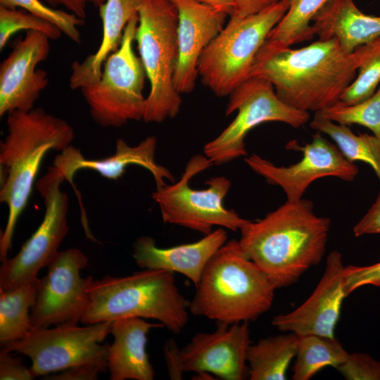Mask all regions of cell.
Here are the masks:
<instances>
[{
    "label": "cell",
    "mask_w": 380,
    "mask_h": 380,
    "mask_svg": "<svg viewBox=\"0 0 380 380\" xmlns=\"http://www.w3.org/2000/svg\"><path fill=\"white\" fill-rule=\"evenodd\" d=\"M358 55L346 52L335 39L300 49L265 40L250 77L270 81L278 98L296 109L319 112L336 103L357 75Z\"/></svg>",
    "instance_id": "cell-1"
},
{
    "label": "cell",
    "mask_w": 380,
    "mask_h": 380,
    "mask_svg": "<svg viewBox=\"0 0 380 380\" xmlns=\"http://www.w3.org/2000/svg\"><path fill=\"white\" fill-rule=\"evenodd\" d=\"M330 226L329 217L313 212L311 201H286L262 219L246 224L239 241L276 289H281L322 261Z\"/></svg>",
    "instance_id": "cell-2"
},
{
    "label": "cell",
    "mask_w": 380,
    "mask_h": 380,
    "mask_svg": "<svg viewBox=\"0 0 380 380\" xmlns=\"http://www.w3.org/2000/svg\"><path fill=\"white\" fill-rule=\"evenodd\" d=\"M7 134L0 144V165L4 179L0 202L8 209L0 237L2 262L12 247L17 221L27 206L42 160L49 151H62L74 139L73 128L63 119L42 108L8 114Z\"/></svg>",
    "instance_id": "cell-3"
},
{
    "label": "cell",
    "mask_w": 380,
    "mask_h": 380,
    "mask_svg": "<svg viewBox=\"0 0 380 380\" xmlns=\"http://www.w3.org/2000/svg\"><path fill=\"white\" fill-rule=\"evenodd\" d=\"M196 288L189 312L228 324L256 320L271 308L276 289L235 239L210 258Z\"/></svg>",
    "instance_id": "cell-4"
},
{
    "label": "cell",
    "mask_w": 380,
    "mask_h": 380,
    "mask_svg": "<svg viewBox=\"0 0 380 380\" xmlns=\"http://www.w3.org/2000/svg\"><path fill=\"white\" fill-rule=\"evenodd\" d=\"M80 322L92 324L125 317L159 321L179 334L189 321L190 301L179 291L174 272L144 269L126 277L93 280Z\"/></svg>",
    "instance_id": "cell-5"
},
{
    "label": "cell",
    "mask_w": 380,
    "mask_h": 380,
    "mask_svg": "<svg viewBox=\"0 0 380 380\" xmlns=\"http://www.w3.org/2000/svg\"><path fill=\"white\" fill-rule=\"evenodd\" d=\"M135 41L150 82L143 120L175 118L182 100L173 82L178 58V13L170 0H144L138 12Z\"/></svg>",
    "instance_id": "cell-6"
},
{
    "label": "cell",
    "mask_w": 380,
    "mask_h": 380,
    "mask_svg": "<svg viewBox=\"0 0 380 380\" xmlns=\"http://www.w3.org/2000/svg\"><path fill=\"white\" fill-rule=\"evenodd\" d=\"M288 8V2L279 0L258 13L230 18L200 56L198 72L204 85L221 97L246 81L258 51Z\"/></svg>",
    "instance_id": "cell-7"
},
{
    "label": "cell",
    "mask_w": 380,
    "mask_h": 380,
    "mask_svg": "<svg viewBox=\"0 0 380 380\" xmlns=\"http://www.w3.org/2000/svg\"><path fill=\"white\" fill-rule=\"evenodd\" d=\"M138 20L137 15L126 25L120 46L107 58L99 80L80 89L91 118L103 127L143 120L146 75L133 49Z\"/></svg>",
    "instance_id": "cell-8"
},
{
    "label": "cell",
    "mask_w": 380,
    "mask_h": 380,
    "mask_svg": "<svg viewBox=\"0 0 380 380\" xmlns=\"http://www.w3.org/2000/svg\"><path fill=\"white\" fill-rule=\"evenodd\" d=\"M212 165L205 156H194L187 163L177 183L165 184L152 194L165 223L179 225L207 235L215 226L236 232L250 221L224 207V198L231 186V182L227 177L210 178L206 182L208 186L205 189L190 187V179Z\"/></svg>",
    "instance_id": "cell-9"
},
{
    "label": "cell",
    "mask_w": 380,
    "mask_h": 380,
    "mask_svg": "<svg viewBox=\"0 0 380 380\" xmlns=\"http://www.w3.org/2000/svg\"><path fill=\"white\" fill-rule=\"evenodd\" d=\"M226 115L237 111L234 120L214 139L208 142L203 152L213 164L221 165L246 156L244 139L258 125L280 122L299 128L310 119V113L289 106L276 94L268 80L250 77L229 95Z\"/></svg>",
    "instance_id": "cell-10"
},
{
    "label": "cell",
    "mask_w": 380,
    "mask_h": 380,
    "mask_svg": "<svg viewBox=\"0 0 380 380\" xmlns=\"http://www.w3.org/2000/svg\"><path fill=\"white\" fill-rule=\"evenodd\" d=\"M65 181L54 166L37 182V189L44 198L45 212L35 232L23 244L18 253L6 258L0 267V289L8 290L38 279L41 269L47 267L59 252L67 235L68 197L61 189Z\"/></svg>",
    "instance_id": "cell-11"
},
{
    "label": "cell",
    "mask_w": 380,
    "mask_h": 380,
    "mask_svg": "<svg viewBox=\"0 0 380 380\" xmlns=\"http://www.w3.org/2000/svg\"><path fill=\"white\" fill-rule=\"evenodd\" d=\"M251 344L248 322L217 323L210 333L196 334L179 348L173 340L164 346V356L171 379H181L184 372L213 374L220 379L248 378L246 353Z\"/></svg>",
    "instance_id": "cell-12"
},
{
    "label": "cell",
    "mask_w": 380,
    "mask_h": 380,
    "mask_svg": "<svg viewBox=\"0 0 380 380\" xmlns=\"http://www.w3.org/2000/svg\"><path fill=\"white\" fill-rule=\"evenodd\" d=\"M111 323L103 322L87 327L64 323L53 328L32 329L23 338L8 343L1 349L29 357L34 378L46 376L108 357L109 345L101 343L110 333Z\"/></svg>",
    "instance_id": "cell-13"
},
{
    "label": "cell",
    "mask_w": 380,
    "mask_h": 380,
    "mask_svg": "<svg viewBox=\"0 0 380 380\" xmlns=\"http://www.w3.org/2000/svg\"><path fill=\"white\" fill-rule=\"evenodd\" d=\"M88 264L76 248L59 251L49 264L46 274L38 279L35 302L31 308L32 329L80 322L89 304L92 276L82 277ZM31 329V330H32Z\"/></svg>",
    "instance_id": "cell-14"
},
{
    "label": "cell",
    "mask_w": 380,
    "mask_h": 380,
    "mask_svg": "<svg viewBox=\"0 0 380 380\" xmlns=\"http://www.w3.org/2000/svg\"><path fill=\"white\" fill-rule=\"evenodd\" d=\"M289 150L303 153L298 163L289 166H277L256 154L246 156L247 165L265 178L272 185L280 186L288 201L303 198L308 187L315 180L334 177L346 182L355 179L358 174L357 166L348 160L336 145L331 144L319 132L312 136V141L300 146L296 141L287 143Z\"/></svg>",
    "instance_id": "cell-15"
},
{
    "label": "cell",
    "mask_w": 380,
    "mask_h": 380,
    "mask_svg": "<svg viewBox=\"0 0 380 380\" xmlns=\"http://www.w3.org/2000/svg\"><path fill=\"white\" fill-rule=\"evenodd\" d=\"M50 38L36 30L26 31L0 64V116L34 108L49 80L47 72L37 69L50 52Z\"/></svg>",
    "instance_id": "cell-16"
},
{
    "label": "cell",
    "mask_w": 380,
    "mask_h": 380,
    "mask_svg": "<svg viewBox=\"0 0 380 380\" xmlns=\"http://www.w3.org/2000/svg\"><path fill=\"white\" fill-rule=\"evenodd\" d=\"M345 266L338 251L331 252L322 277L310 296L294 310L274 316L272 324L278 330L298 336L317 334L334 336L344 291Z\"/></svg>",
    "instance_id": "cell-17"
},
{
    "label": "cell",
    "mask_w": 380,
    "mask_h": 380,
    "mask_svg": "<svg viewBox=\"0 0 380 380\" xmlns=\"http://www.w3.org/2000/svg\"><path fill=\"white\" fill-rule=\"evenodd\" d=\"M170 1L178 13V58L173 82L180 94H189L196 85L201 53L223 29L229 15L195 0Z\"/></svg>",
    "instance_id": "cell-18"
},
{
    "label": "cell",
    "mask_w": 380,
    "mask_h": 380,
    "mask_svg": "<svg viewBox=\"0 0 380 380\" xmlns=\"http://www.w3.org/2000/svg\"><path fill=\"white\" fill-rule=\"evenodd\" d=\"M156 146L155 136H149L134 146L119 138L116 140L113 155L102 159H87L80 150L70 145L56 156L53 166L59 170L66 181L72 184L73 176L79 170H92L108 179L117 180L125 172L127 166L137 165L152 174L156 189H158L165 184V179L170 182H175V179L170 170L155 161Z\"/></svg>",
    "instance_id": "cell-19"
},
{
    "label": "cell",
    "mask_w": 380,
    "mask_h": 380,
    "mask_svg": "<svg viewBox=\"0 0 380 380\" xmlns=\"http://www.w3.org/2000/svg\"><path fill=\"white\" fill-rule=\"evenodd\" d=\"M227 231L220 227L201 239L169 248H160L151 236L139 237L133 244V258L141 269L179 272L196 286L210 258L227 241Z\"/></svg>",
    "instance_id": "cell-20"
},
{
    "label": "cell",
    "mask_w": 380,
    "mask_h": 380,
    "mask_svg": "<svg viewBox=\"0 0 380 380\" xmlns=\"http://www.w3.org/2000/svg\"><path fill=\"white\" fill-rule=\"evenodd\" d=\"M139 317H125L112 322L113 342L109 346L108 369L110 380H152L154 370L146 350L147 334L151 329L163 327Z\"/></svg>",
    "instance_id": "cell-21"
},
{
    "label": "cell",
    "mask_w": 380,
    "mask_h": 380,
    "mask_svg": "<svg viewBox=\"0 0 380 380\" xmlns=\"http://www.w3.org/2000/svg\"><path fill=\"white\" fill-rule=\"evenodd\" d=\"M319 40L336 39L347 53H353L380 36V16L362 13L353 0H329L312 21Z\"/></svg>",
    "instance_id": "cell-22"
},
{
    "label": "cell",
    "mask_w": 380,
    "mask_h": 380,
    "mask_svg": "<svg viewBox=\"0 0 380 380\" xmlns=\"http://www.w3.org/2000/svg\"><path fill=\"white\" fill-rule=\"evenodd\" d=\"M144 1L106 0L99 8L102 21L100 45L82 62L72 63L69 80L71 89H81L99 80L105 61L120 46L126 25L138 15Z\"/></svg>",
    "instance_id": "cell-23"
},
{
    "label": "cell",
    "mask_w": 380,
    "mask_h": 380,
    "mask_svg": "<svg viewBox=\"0 0 380 380\" xmlns=\"http://www.w3.org/2000/svg\"><path fill=\"white\" fill-rule=\"evenodd\" d=\"M299 336L292 332L260 339L247 350L248 379L285 380L291 362L295 358Z\"/></svg>",
    "instance_id": "cell-24"
},
{
    "label": "cell",
    "mask_w": 380,
    "mask_h": 380,
    "mask_svg": "<svg viewBox=\"0 0 380 380\" xmlns=\"http://www.w3.org/2000/svg\"><path fill=\"white\" fill-rule=\"evenodd\" d=\"M312 129L327 134L343 156L354 163L361 161L369 165L380 181V139L369 134H355L348 125L331 121L319 113H315L310 123Z\"/></svg>",
    "instance_id": "cell-25"
},
{
    "label": "cell",
    "mask_w": 380,
    "mask_h": 380,
    "mask_svg": "<svg viewBox=\"0 0 380 380\" xmlns=\"http://www.w3.org/2000/svg\"><path fill=\"white\" fill-rule=\"evenodd\" d=\"M38 279L11 289H0L1 346L23 338L31 331L29 311L35 302Z\"/></svg>",
    "instance_id": "cell-26"
},
{
    "label": "cell",
    "mask_w": 380,
    "mask_h": 380,
    "mask_svg": "<svg viewBox=\"0 0 380 380\" xmlns=\"http://www.w3.org/2000/svg\"><path fill=\"white\" fill-rule=\"evenodd\" d=\"M298 336L292 367L293 380H308L326 367L336 368L349 355L334 336L317 334Z\"/></svg>",
    "instance_id": "cell-27"
},
{
    "label": "cell",
    "mask_w": 380,
    "mask_h": 380,
    "mask_svg": "<svg viewBox=\"0 0 380 380\" xmlns=\"http://www.w3.org/2000/svg\"><path fill=\"white\" fill-rule=\"evenodd\" d=\"M289 8L269 33L267 41L282 47L312 39V21L329 0H286Z\"/></svg>",
    "instance_id": "cell-28"
},
{
    "label": "cell",
    "mask_w": 380,
    "mask_h": 380,
    "mask_svg": "<svg viewBox=\"0 0 380 380\" xmlns=\"http://www.w3.org/2000/svg\"><path fill=\"white\" fill-rule=\"evenodd\" d=\"M355 51L358 55L357 75L340 99L348 105L367 99L380 84V36Z\"/></svg>",
    "instance_id": "cell-29"
},
{
    "label": "cell",
    "mask_w": 380,
    "mask_h": 380,
    "mask_svg": "<svg viewBox=\"0 0 380 380\" xmlns=\"http://www.w3.org/2000/svg\"><path fill=\"white\" fill-rule=\"evenodd\" d=\"M318 113L336 123L364 126L380 139V84L371 96L361 102L348 105L339 101Z\"/></svg>",
    "instance_id": "cell-30"
},
{
    "label": "cell",
    "mask_w": 380,
    "mask_h": 380,
    "mask_svg": "<svg viewBox=\"0 0 380 380\" xmlns=\"http://www.w3.org/2000/svg\"><path fill=\"white\" fill-rule=\"evenodd\" d=\"M0 6L6 8L24 9L57 26L70 40L81 43L78 27L84 24V20L75 15L47 6L42 0H0Z\"/></svg>",
    "instance_id": "cell-31"
},
{
    "label": "cell",
    "mask_w": 380,
    "mask_h": 380,
    "mask_svg": "<svg viewBox=\"0 0 380 380\" xmlns=\"http://www.w3.org/2000/svg\"><path fill=\"white\" fill-rule=\"evenodd\" d=\"M20 30H36L46 34L50 39H58L62 32L55 25L20 8L0 6V50L4 49L13 34Z\"/></svg>",
    "instance_id": "cell-32"
},
{
    "label": "cell",
    "mask_w": 380,
    "mask_h": 380,
    "mask_svg": "<svg viewBox=\"0 0 380 380\" xmlns=\"http://www.w3.org/2000/svg\"><path fill=\"white\" fill-rule=\"evenodd\" d=\"M335 369L346 380H380V361L367 353H349Z\"/></svg>",
    "instance_id": "cell-33"
},
{
    "label": "cell",
    "mask_w": 380,
    "mask_h": 380,
    "mask_svg": "<svg viewBox=\"0 0 380 380\" xmlns=\"http://www.w3.org/2000/svg\"><path fill=\"white\" fill-rule=\"evenodd\" d=\"M365 285L380 287V262L368 266L345 267L343 286L346 296Z\"/></svg>",
    "instance_id": "cell-34"
},
{
    "label": "cell",
    "mask_w": 380,
    "mask_h": 380,
    "mask_svg": "<svg viewBox=\"0 0 380 380\" xmlns=\"http://www.w3.org/2000/svg\"><path fill=\"white\" fill-rule=\"evenodd\" d=\"M108 369V357L84 362L54 374L46 376L48 380H95Z\"/></svg>",
    "instance_id": "cell-35"
},
{
    "label": "cell",
    "mask_w": 380,
    "mask_h": 380,
    "mask_svg": "<svg viewBox=\"0 0 380 380\" xmlns=\"http://www.w3.org/2000/svg\"><path fill=\"white\" fill-rule=\"evenodd\" d=\"M3 349L0 352L1 380H31L34 378L30 368L26 367L18 357Z\"/></svg>",
    "instance_id": "cell-36"
},
{
    "label": "cell",
    "mask_w": 380,
    "mask_h": 380,
    "mask_svg": "<svg viewBox=\"0 0 380 380\" xmlns=\"http://www.w3.org/2000/svg\"><path fill=\"white\" fill-rule=\"evenodd\" d=\"M353 233L355 236L372 234H380V191L375 202L367 213L354 226Z\"/></svg>",
    "instance_id": "cell-37"
},
{
    "label": "cell",
    "mask_w": 380,
    "mask_h": 380,
    "mask_svg": "<svg viewBox=\"0 0 380 380\" xmlns=\"http://www.w3.org/2000/svg\"><path fill=\"white\" fill-rule=\"evenodd\" d=\"M279 0H234L230 18H243L270 8Z\"/></svg>",
    "instance_id": "cell-38"
},
{
    "label": "cell",
    "mask_w": 380,
    "mask_h": 380,
    "mask_svg": "<svg viewBox=\"0 0 380 380\" xmlns=\"http://www.w3.org/2000/svg\"><path fill=\"white\" fill-rule=\"evenodd\" d=\"M51 7L58 6L65 7L71 13L84 20L87 15L86 8L88 4H91L99 8L106 0H42Z\"/></svg>",
    "instance_id": "cell-39"
},
{
    "label": "cell",
    "mask_w": 380,
    "mask_h": 380,
    "mask_svg": "<svg viewBox=\"0 0 380 380\" xmlns=\"http://www.w3.org/2000/svg\"><path fill=\"white\" fill-rule=\"evenodd\" d=\"M205 5L220 9L230 17L232 14L234 0H195Z\"/></svg>",
    "instance_id": "cell-40"
}]
</instances>
